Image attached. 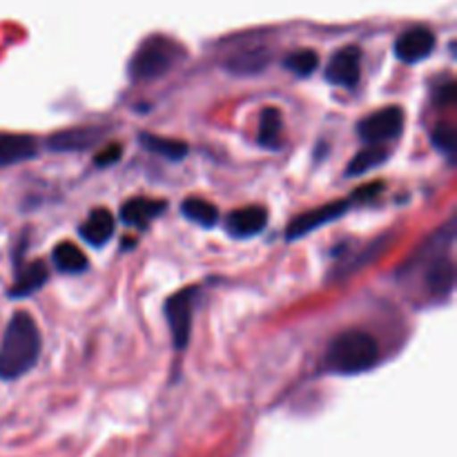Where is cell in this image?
Returning a JSON list of instances; mask_svg holds the SVG:
<instances>
[{"label":"cell","instance_id":"obj_1","mask_svg":"<svg viewBox=\"0 0 457 457\" xmlns=\"http://www.w3.org/2000/svg\"><path fill=\"white\" fill-rule=\"evenodd\" d=\"M40 357V330L29 312H16L0 344V379H18L29 373Z\"/></svg>","mask_w":457,"mask_h":457},{"label":"cell","instance_id":"obj_2","mask_svg":"<svg viewBox=\"0 0 457 457\" xmlns=\"http://www.w3.org/2000/svg\"><path fill=\"white\" fill-rule=\"evenodd\" d=\"M379 360V344L370 333L351 328L339 333L326 348L324 366L335 375H360Z\"/></svg>","mask_w":457,"mask_h":457},{"label":"cell","instance_id":"obj_3","mask_svg":"<svg viewBox=\"0 0 457 457\" xmlns=\"http://www.w3.org/2000/svg\"><path fill=\"white\" fill-rule=\"evenodd\" d=\"M186 58V49L181 43L163 34H154L143 40L129 61V76L132 80L161 79L172 71Z\"/></svg>","mask_w":457,"mask_h":457},{"label":"cell","instance_id":"obj_4","mask_svg":"<svg viewBox=\"0 0 457 457\" xmlns=\"http://www.w3.org/2000/svg\"><path fill=\"white\" fill-rule=\"evenodd\" d=\"M199 299V288H186L174 293L165 302V317H168L170 333H172V342L177 351H183L190 342L192 333V311Z\"/></svg>","mask_w":457,"mask_h":457},{"label":"cell","instance_id":"obj_5","mask_svg":"<svg viewBox=\"0 0 457 457\" xmlns=\"http://www.w3.org/2000/svg\"><path fill=\"white\" fill-rule=\"evenodd\" d=\"M402 129H404V112L397 105L382 107V110L364 116L357 125L361 141H366L369 145H384L386 141H395Z\"/></svg>","mask_w":457,"mask_h":457},{"label":"cell","instance_id":"obj_6","mask_svg":"<svg viewBox=\"0 0 457 457\" xmlns=\"http://www.w3.org/2000/svg\"><path fill=\"white\" fill-rule=\"evenodd\" d=\"M353 204H355L353 199L333 201V204L320 205V208H312V210H308V212L299 214L297 219H293V221L288 223V230H286V239H288V241L302 239V237H306V235H311V232L320 230V228L326 226V223L335 221V219H339V217H344V214H346L348 210L353 208Z\"/></svg>","mask_w":457,"mask_h":457},{"label":"cell","instance_id":"obj_7","mask_svg":"<svg viewBox=\"0 0 457 457\" xmlns=\"http://www.w3.org/2000/svg\"><path fill=\"white\" fill-rule=\"evenodd\" d=\"M361 79V49L355 45H346L339 49L326 67V80L337 87L353 89Z\"/></svg>","mask_w":457,"mask_h":457},{"label":"cell","instance_id":"obj_8","mask_svg":"<svg viewBox=\"0 0 457 457\" xmlns=\"http://www.w3.org/2000/svg\"><path fill=\"white\" fill-rule=\"evenodd\" d=\"M436 49V34L427 27H411L395 40V56L406 65L428 58Z\"/></svg>","mask_w":457,"mask_h":457},{"label":"cell","instance_id":"obj_9","mask_svg":"<svg viewBox=\"0 0 457 457\" xmlns=\"http://www.w3.org/2000/svg\"><path fill=\"white\" fill-rule=\"evenodd\" d=\"M268 223V212L262 205H248V208L232 210L226 217L228 235L235 239H250L263 232Z\"/></svg>","mask_w":457,"mask_h":457},{"label":"cell","instance_id":"obj_10","mask_svg":"<svg viewBox=\"0 0 457 457\" xmlns=\"http://www.w3.org/2000/svg\"><path fill=\"white\" fill-rule=\"evenodd\" d=\"M114 217L107 208H94L89 217L80 223L79 235L92 248H103L114 237Z\"/></svg>","mask_w":457,"mask_h":457},{"label":"cell","instance_id":"obj_11","mask_svg":"<svg viewBox=\"0 0 457 457\" xmlns=\"http://www.w3.org/2000/svg\"><path fill=\"white\" fill-rule=\"evenodd\" d=\"M36 152H38V143L29 134L0 132V168L34 159Z\"/></svg>","mask_w":457,"mask_h":457},{"label":"cell","instance_id":"obj_12","mask_svg":"<svg viewBox=\"0 0 457 457\" xmlns=\"http://www.w3.org/2000/svg\"><path fill=\"white\" fill-rule=\"evenodd\" d=\"M49 279V270L45 266V262L36 259V262H27L22 266L16 268V281H13L12 290H9V297L21 299L29 297V295L38 293Z\"/></svg>","mask_w":457,"mask_h":457},{"label":"cell","instance_id":"obj_13","mask_svg":"<svg viewBox=\"0 0 457 457\" xmlns=\"http://www.w3.org/2000/svg\"><path fill=\"white\" fill-rule=\"evenodd\" d=\"M101 137V128H71L54 134L47 145L54 152H83L96 145Z\"/></svg>","mask_w":457,"mask_h":457},{"label":"cell","instance_id":"obj_14","mask_svg":"<svg viewBox=\"0 0 457 457\" xmlns=\"http://www.w3.org/2000/svg\"><path fill=\"white\" fill-rule=\"evenodd\" d=\"M165 201L159 199H145V196H134V199L125 201L123 208H120V219L128 226L138 228V230H145L150 226L152 219H156L159 214H163Z\"/></svg>","mask_w":457,"mask_h":457},{"label":"cell","instance_id":"obj_15","mask_svg":"<svg viewBox=\"0 0 457 457\" xmlns=\"http://www.w3.org/2000/svg\"><path fill=\"white\" fill-rule=\"evenodd\" d=\"M455 286V266L451 257H436L427 268V288L433 297H449Z\"/></svg>","mask_w":457,"mask_h":457},{"label":"cell","instance_id":"obj_16","mask_svg":"<svg viewBox=\"0 0 457 457\" xmlns=\"http://www.w3.org/2000/svg\"><path fill=\"white\" fill-rule=\"evenodd\" d=\"M268 61H270V54H268V49H263V47L244 49V52L235 54V56L226 62V70L232 71V74H239V76L259 74V71L266 70Z\"/></svg>","mask_w":457,"mask_h":457},{"label":"cell","instance_id":"obj_17","mask_svg":"<svg viewBox=\"0 0 457 457\" xmlns=\"http://www.w3.org/2000/svg\"><path fill=\"white\" fill-rule=\"evenodd\" d=\"M138 141L152 154H159L168 161H181L183 156L187 154V145L183 141H177V138L159 137V134L141 132L138 134Z\"/></svg>","mask_w":457,"mask_h":457},{"label":"cell","instance_id":"obj_18","mask_svg":"<svg viewBox=\"0 0 457 457\" xmlns=\"http://www.w3.org/2000/svg\"><path fill=\"white\" fill-rule=\"evenodd\" d=\"M281 112L277 107H263L259 116V145L266 150H279L281 147Z\"/></svg>","mask_w":457,"mask_h":457},{"label":"cell","instance_id":"obj_19","mask_svg":"<svg viewBox=\"0 0 457 457\" xmlns=\"http://www.w3.org/2000/svg\"><path fill=\"white\" fill-rule=\"evenodd\" d=\"M54 266L61 272H70V275H76V272L87 270V257L83 254V250L79 245H74L71 241H61L56 244L52 253Z\"/></svg>","mask_w":457,"mask_h":457},{"label":"cell","instance_id":"obj_20","mask_svg":"<svg viewBox=\"0 0 457 457\" xmlns=\"http://www.w3.org/2000/svg\"><path fill=\"white\" fill-rule=\"evenodd\" d=\"M181 214L190 221L199 223L201 228H214L219 221V210L210 201L199 199V196H190L181 204Z\"/></svg>","mask_w":457,"mask_h":457},{"label":"cell","instance_id":"obj_21","mask_svg":"<svg viewBox=\"0 0 457 457\" xmlns=\"http://www.w3.org/2000/svg\"><path fill=\"white\" fill-rule=\"evenodd\" d=\"M386 161H388L386 147L369 145L366 150L357 152L355 159L348 163L346 174H348V177H360V174H366V172H370V170L379 168V165L386 163Z\"/></svg>","mask_w":457,"mask_h":457},{"label":"cell","instance_id":"obj_22","mask_svg":"<svg viewBox=\"0 0 457 457\" xmlns=\"http://www.w3.org/2000/svg\"><path fill=\"white\" fill-rule=\"evenodd\" d=\"M317 65H320V56H317V52H312V49H299V52L288 54V56L284 58L286 70L295 76H302V79L311 76L312 71L317 70Z\"/></svg>","mask_w":457,"mask_h":457},{"label":"cell","instance_id":"obj_23","mask_svg":"<svg viewBox=\"0 0 457 457\" xmlns=\"http://www.w3.org/2000/svg\"><path fill=\"white\" fill-rule=\"evenodd\" d=\"M431 141L440 154H445L449 161H455L457 154V132L451 123H437L431 134Z\"/></svg>","mask_w":457,"mask_h":457},{"label":"cell","instance_id":"obj_24","mask_svg":"<svg viewBox=\"0 0 457 457\" xmlns=\"http://www.w3.org/2000/svg\"><path fill=\"white\" fill-rule=\"evenodd\" d=\"M120 152H123V147H120L119 143H112V145H107L105 150H101V154L96 156V165H101V168H107V165L119 163Z\"/></svg>","mask_w":457,"mask_h":457},{"label":"cell","instance_id":"obj_25","mask_svg":"<svg viewBox=\"0 0 457 457\" xmlns=\"http://www.w3.org/2000/svg\"><path fill=\"white\" fill-rule=\"evenodd\" d=\"M437 101H440L442 105H446V103H453L455 101V83L442 85L440 98H437Z\"/></svg>","mask_w":457,"mask_h":457}]
</instances>
